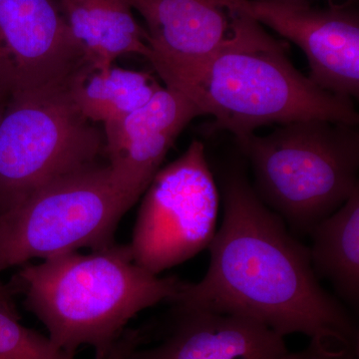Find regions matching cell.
Returning a JSON list of instances; mask_svg holds the SVG:
<instances>
[{
    "instance_id": "6da1fadb",
    "label": "cell",
    "mask_w": 359,
    "mask_h": 359,
    "mask_svg": "<svg viewBox=\"0 0 359 359\" xmlns=\"http://www.w3.org/2000/svg\"><path fill=\"white\" fill-rule=\"evenodd\" d=\"M218 185L223 219L208 248L207 273L183 282L170 304L247 316L323 348L359 349L355 320L323 289L309 247L259 199L243 163L224 168Z\"/></svg>"
},
{
    "instance_id": "7a4b0ae2",
    "label": "cell",
    "mask_w": 359,
    "mask_h": 359,
    "mask_svg": "<svg viewBox=\"0 0 359 359\" xmlns=\"http://www.w3.org/2000/svg\"><path fill=\"white\" fill-rule=\"evenodd\" d=\"M13 283L25 295V309L61 351L74 356L86 346L104 359L132 318L173 302L183 280L151 273L136 264L128 245L114 243L90 254L72 252L23 264Z\"/></svg>"
},
{
    "instance_id": "3957f363",
    "label": "cell",
    "mask_w": 359,
    "mask_h": 359,
    "mask_svg": "<svg viewBox=\"0 0 359 359\" xmlns=\"http://www.w3.org/2000/svg\"><path fill=\"white\" fill-rule=\"evenodd\" d=\"M233 13L229 39L176 88L212 116L209 133L238 139L266 125L313 119L358 125L353 100L321 89L292 65L285 41Z\"/></svg>"
},
{
    "instance_id": "277c9868",
    "label": "cell",
    "mask_w": 359,
    "mask_h": 359,
    "mask_svg": "<svg viewBox=\"0 0 359 359\" xmlns=\"http://www.w3.org/2000/svg\"><path fill=\"white\" fill-rule=\"evenodd\" d=\"M358 126L304 120L236 139L255 192L297 237L309 236L359 191Z\"/></svg>"
},
{
    "instance_id": "5b68a950",
    "label": "cell",
    "mask_w": 359,
    "mask_h": 359,
    "mask_svg": "<svg viewBox=\"0 0 359 359\" xmlns=\"http://www.w3.org/2000/svg\"><path fill=\"white\" fill-rule=\"evenodd\" d=\"M133 205L100 162L47 184L0 214V273L81 248L109 247Z\"/></svg>"
},
{
    "instance_id": "8992f818",
    "label": "cell",
    "mask_w": 359,
    "mask_h": 359,
    "mask_svg": "<svg viewBox=\"0 0 359 359\" xmlns=\"http://www.w3.org/2000/svg\"><path fill=\"white\" fill-rule=\"evenodd\" d=\"M72 87L13 94L0 114V214L61 177L99 163L105 152L95 123Z\"/></svg>"
},
{
    "instance_id": "52a82bcc",
    "label": "cell",
    "mask_w": 359,
    "mask_h": 359,
    "mask_svg": "<svg viewBox=\"0 0 359 359\" xmlns=\"http://www.w3.org/2000/svg\"><path fill=\"white\" fill-rule=\"evenodd\" d=\"M221 203L204 144L193 140L143 194L128 245L134 261L160 276L197 256L216 235Z\"/></svg>"
},
{
    "instance_id": "ba28073f",
    "label": "cell",
    "mask_w": 359,
    "mask_h": 359,
    "mask_svg": "<svg viewBox=\"0 0 359 359\" xmlns=\"http://www.w3.org/2000/svg\"><path fill=\"white\" fill-rule=\"evenodd\" d=\"M91 70L57 0H0V79L9 96L72 87Z\"/></svg>"
},
{
    "instance_id": "9c48e42d",
    "label": "cell",
    "mask_w": 359,
    "mask_h": 359,
    "mask_svg": "<svg viewBox=\"0 0 359 359\" xmlns=\"http://www.w3.org/2000/svg\"><path fill=\"white\" fill-rule=\"evenodd\" d=\"M215 1L297 45L308 60L309 79L321 89L353 101L358 98L359 18L353 8L282 0Z\"/></svg>"
},
{
    "instance_id": "30bf717a",
    "label": "cell",
    "mask_w": 359,
    "mask_h": 359,
    "mask_svg": "<svg viewBox=\"0 0 359 359\" xmlns=\"http://www.w3.org/2000/svg\"><path fill=\"white\" fill-rule=\"evenodd\" d=\"M199 116L202 111L188 96L162 87L143 107L104 125L111 176L134 205L159 172L180 134Z\"/></svg>"
},
{
    "instance_id": "8fae6325",
    "label": "cell",
    "mask_w": 359,
    "mask_h": 359,
    "mask_svg": "<svg viewBox=\"0 0 359 359\" xmlns=\"http://www.w3.org/2000/svg\"><path fill=\"white\" fill-rule=\"evenodd\" d=\"M128 1L145 21L147 60L168 88H178L233 32V11L215 0Z\"/></svg>"
},
{
    "instance_id": "7c38bea8",
    "label": "cell",
    "mask_w": 359,
    "mask_h": 359,
    "mask_svg": "<svg viewBox=\"0 0 359 359\" xmlns=\"http://www.w3.org/2000/svg\"><path fill=\"white\" fill-rule=\"evenodd\" d=\"M161 340L129 359H283L285 337L252 318L172 304Z\"/></svg>"
},
{
    "instance_id": "4fadbf2b",
    "label": "cell",
    "mask_w": 359,
    "mask_h": 359,
    "mask_svg": "<svg viewBox=\"0 0 359 359\" xmlns=\"http://www.w3.org/2000/svg\"><path fill=\"white\" fill-rule=\"evenodd\" d=\"M75 41L94 70H105L117 58L151 50L145 27L135 18L128 0H57Z\"/></svg>"
},
{
    "instance_id": "5bb4252c",
    "label": "cell",
    "mask_w": 359,
    "mask_h": 359,
    "mask_svg": "<svg viewBox=\"0 0 359 359\" xmlns=\"http://www.w3.org/2000/svg\"><path fill=\"white\" fill-rule=\"evenodd\" d=\"M311 266L325 278L341 301L359 304V191L339 209L316 224L309 233Z\"/></svg>"
},
{
    "instance_id": "9a60e30c",
    "label": "cell",
    "mask_w": 359,
    "mask_h": 359,
    "mask_svg": "<svg viewBox=\"0 0 359 359\" xmlns=\"http://www.w3.org/2000/svg\"><path fill=\"white\" fill-rule=\"evenodd\" d=\"M161 88L150 73L113 65L90 71L75 82L71 92L82 114L104 126L143 107Z\"/></svg>"
},
{
    "instance_id": "2e32d148",
    "label": "cell",
    "mask_w": 359,
    "mask_h": 359,
    "mask_svg": "<svg viewBox=\"0 0 359 359\" xmlns=\"http://www.w3.org/2000/svg\"><path fill=\"white\" fill-rule=\"evenodd\" d=\"M0 359H74L48 337L21 325L14 304L0 302Z\"/></svg>"
},
{
    "instance_id": "e0dca14e",
    "label": "cell",
    "mask_w": 359,
    "mask_h": 359,
    "mask_svg": "<svg viewBox=\"0 0 359 359\" xmlns=\"http://www.w3.org/2000/svg\"><path fill=\"white\" fill-rule=\"evenodd\" d=\"M147 330L142 328L125 330L110 353L104 359H129L134 351L147 339Z\"/></svg>"
},
{
    "instance_id": "ac0fdd59",
    "label": "cell",
    "mask_w": 359,
    "mask_h": 359,
    "mask_svg": "<svg viewBox=\"0 0 359 359\" xmlns=\"http://www.w3.org/2000/svg\"><path fill=\"white\" fill-rule=\"evenodd\" d=\"M359 349L320 348L313 359H359Z\"/></svg>"
},
{
    "instance_id": "d6986e66",
    "label": "cell",
    "mask_w": 359,
    "mask_h": 359,
    "mask_svg": "<svg viewBox=\"0 0 359 359\" xmlns=\"http://www.w3.org/2000/svg\"><path fill=\"white\" fill-rule=\"evenodd\" d=\"M318 351V347L311 344L304 351H299V353H290L283 359H313Z\"/></svg>"
},
{
    "instance_id": "ffe728a7",
    "label": "cell",
    "mask_w": 359,
    "mask_h": 359,
    "mask_svg": "<svg viewBox=\"0 0 359 359\" xmlns=\"http://www.w3.org/2000/svg\"><path fill=\"white\" fill-rule=\"evenodd\" d=\"M0 302L13 304L11 287H8V285H4L1 282H0Z\"/></svg>"
},
{
    "instance_id": "44dd1931",
    "label": "cell",
    "mask_w": 359,
    "mask_h": 359,
    "mask_svg": "<svg viewBox=\"0 0 359 359\" xmlns=\"http://www.w3.org/2000/svg\"><path fill=\"white\" fill-rule=\"evenodd\" d=\"M8 95H4V94H0V114H1L4 106H6L7 100H8Z\"/></svg>"
},
{
    "instance_id": "7402d4cb",
    "label": "cell",
    "mask_w": 359,
    "mask_h": 359,
    "mask_svg": "<svg viewBox=\"0 0 359 359\" xmlns=\"http://www.w3.org/2000/svg\"><path fill=\"white\" fill-rule=\"evenodd\" d=\"M0 94H4V95H8V92L6 91V87L4 86L1 79H0Z\"/></svg>"
},
{
    "instance_id": "603a6c76",
    "label": "cell",
    "mask_w": 359,
    "mask_h": 359,
    "mask_svg": "<svg viewBox=\"0 0 359 359\" xmlns=\"http://www.w3.org/2000/svg\"><path fill=\"white\" fill-rule=\"evenodd\" d=\"M282 1H309V0H282Z\"/></svg>"
}]
</instances>
